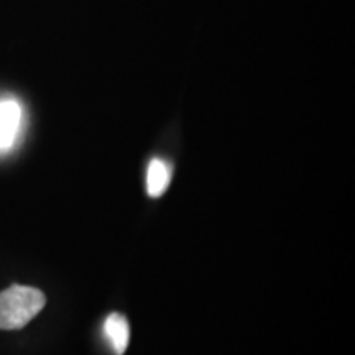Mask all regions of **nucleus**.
Masks as SVG:
<instances>
[{"label":"nucleus","mask_w":355,"mask_h":355,"mask_svg":"<svg viewBox=\"0 0 355 355\" xmlns=\"http://www.w3.org/2000/svg\"><path fill=\"white\" fill-rule=\"evenodd\" d=\"M20 105L15 101H0V150L13 144L20 128Z\"/></svg>","instance_id":"f03ea898"},{"label":"nucleus","mask_w":355,"mask_h":355,"mask_svg":"<svg viewBox=\"0 0 355 355\" xmlns=\"http://www.w3.org/2000/svg\"><path fill=\"white\" fill-rule=\"evenodd\" d=\"M171 181V168L162 159H153L146 175V191L152 198H159L168 189Z\"/></svg>","instance_id":"20e7f679"},{"label":"nucleus","mask_w":355,"mask_h":355,"mask_svg":"<svg viewBox=\"0 0 355 355\" xmlns=\"http://www.w3.org/2000/svg\"><path fill=\"white\" fill-rule=\"evenodd\" d=\"M104 334L107 337L115 355H122L127 350L128 340H130V327H128L127 318L119 313L109 314L104 322Z\"/></svg>","instance_id":"7ed1b4c3"},{"label":"nucleus","mask_w":355,"mask_h":355,"mask_svg":"<svg viewBox=\"0 0 355 355\" xmlns=\"http://www.w3.org/2000/svg\"><path fill=\"white\" fill-rule=\"evenodd\" d=\"M46 304L37 288L12 285L0 291V329L17 331L25 327Z\"/></svg>","instance_id":"f257e3e1"}]
</instances>
